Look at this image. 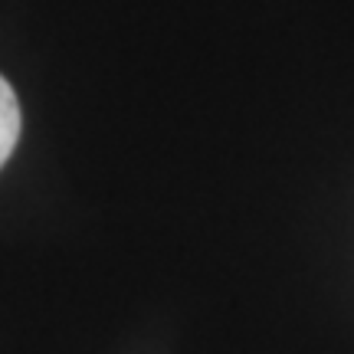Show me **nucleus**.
I'll list each match as a JSON object with an SVG mask.
<instances>
[{
    "label": "nucleus",
    "instance_id": "nucleus-1",
    "mask_svg": "<svg viewBox=\"0 0 354 354\" xmlns=\"http://www.w3.org/2000/svg\"><path fill=\"white\" fill-rule=\"evenodd\" d=\"M17 141H20V102L10 82L0 76V167L7 165Z\"/></svg>",
    "mask_w": 354,
    "mask_h": 354
}]
</instances>
